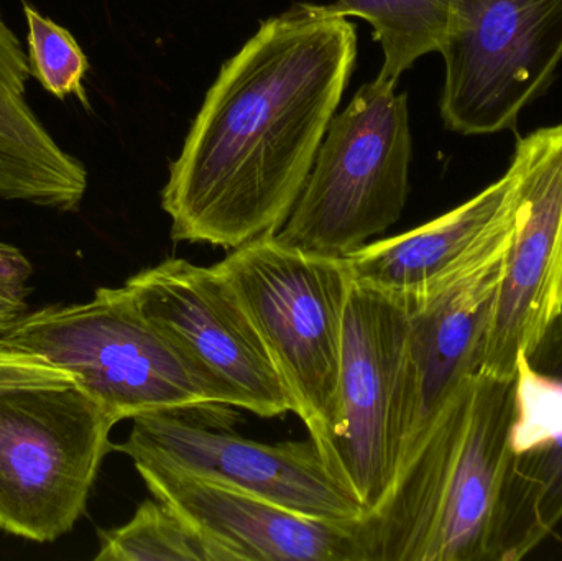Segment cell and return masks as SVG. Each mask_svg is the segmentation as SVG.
Wrapping results in <instances>:
<instances>
[{
  "label": "cell",
  "mask_w": 562,
  "mask_h": 561,
  "mask_svg": "<svg viewBox=\"0 0 562 561\" xmlns=\"http://www.w3.org/2000/svg\"><path fill=\"white\" fill-rule=\"evenodd\" d=\"M357 33L301 2L262 22L224 63L171 161L161 207L175 243L236 249L277 234L349 85Z\"/></svg>",
  "instance_id": "cell-1"
},
{
  "label": "cell",
  "mask_w": 562,
  "mask_h": 561,
  "mask_svg": "<svg viewBox=\"0 0 562 561\" xmlns=\"http://www.w3.org/2000/svg\"><path fill=\"white\" fill-rule=\"evenodd\" d=\"M517 374L472 375L360 520L363 561H488L507 473Z\"/></svg>",
  "instance_id": "cell-2"
},
{
  "label": "cell",
  "mask_w": 562,
  "mask_h": 561,
  "mask_svg": "<svg viewBox=\"0 0 562 561\" xmlns=\"http://www.w3.org/2000/svg\"><path fill=\"white\" fill-rule=\"evenodd\" d=\"M0 355L65 372L115 424L170 414L216 427L233 408L125 283L99 287L91 302L26 312L0 333Z\"/></svg>",
  "instance_id": "cell-3"
},
{
  "label": "cell",
  "mask_w": 562,
  "mask_h": 561,
  "mask_svg": "<svg viewBox=\"0 0 562 561\" xmlns=\"http://www.w3.org/2000/svg\"><path fill=\"white\" fill-rule=\"evenodd\" d=\"M115 425L65 372L0 355V530L36 543L68 536Z\"/></svg>",
  "instance_id": "cell-4"
},
{
  "label": "cell",
  "mask_w": 562,
  "mask_h": 561,
  "mask_svg": "<svg viewBox=\"0 0 562 561\" xmlns=\"http://www.w3.org/2000/svg\"><path fill=\"white\" fill-rule=\"evenodd\" d=\"M216 267L233 283L259 332L291 412L317 444L339 381L344 318L353 283L349 262L266 234L231 250Z\"/></svg>",
  "instance_id": "cell-5"
},
{
  "label": "cell",
  "mask_w": 562,
  "mask_h": 561,
  "mask_svg": "<svg viewBox=\"0 0 562 561\" xmlns=\"http://www.w3.org/2000/svg\"><path fill=\"white\" fill-rule=\"evenodd\" d=\"M413 137L408 96L375 78L334 115L313 170L277 233L288 246L349 257L402 217Z\"/></svg>",
  "instance_id": "cell-6"
},
{
  "label": "cell",
  "mask_w": 562,
  "mask_h": 561,
  "mask_svg": "<svg viewBox=\"0 0 562 561\" xmlns=\"http://www.w3.org/2000/svg\"><path fill=\"white\" fill-rule=\"evenodd\" d=\"M409 312L390 293L353 282L344 318L339 381L317 450L359 501L363 517L392 491L402 461Z\"/></svg>",
  "instance_id": "cell-7"
},
{
  "label": "cell",
  "mask_w": 562,
  "mask_h": 561,
  "mask_svg": "<svg viewBox=\"0 0 562 561\" xmlns=\"http://www.w3.org/2000/svg\"><path fill=\"white\" fill-rule=\"evenodd\" d=\"M441 117L461 135L517 127L562 61V0H451Z\"/></svg>",
  "instance_id": "cell-8"
},
{
  "label": "cell",
  "mask_w": 562,
  "mask_h": 561,
  "mask_svg": "<svg viewBox=\"0 0 562 561\" xmlns=\"http://www.w3.org/2000/svg\"><path fill=\"white\" fill-rule=\"evenodd\" d=\"M125 285L142 312L220 389L227 404L262 418L291 412L279 372L227 277L167 259Z\"/></svg>",
  "instance_id": "cell-9"
},
{
  "label": "cell",
  "mask_w": 562,
  "mask_h": 561,
  "mask_svg": "<svg viewBox=\"0 0 562 561\" xmlns=\"http://www.w3.org/2000/svg\"><path fill=\"white\" fill-rule=\"evenodd\" d=\"M518 204L492 227L459 269L425 299L406 306L409 335L400 470L422 447L456 392L481 371L495 295L517 229Z\"/></svg>",
  "instance_id": "cell-10"
},
{
  "label": "cell",
  "mask_w": 562,
  "mask_h": 561,
  "mask_svg": "<svg viewBox=\"0 0 562 561\" xmlns=\"http://www.w3.org/2000/svg\"><path fill=\"white\" fill-rule=\"evenodd\" d=\"M520 204L484 341L481 371L514 378L517 359L562 316V124L518 138Z\"/></svg>",
  "instance_id": "cell-11"
},
{
  "label": "cell",
  "mask_w": 562,
  "mask_h": 561,
  "mask_svg": "<svg viewBox=\"0 0 562 561\" xmlns=\"http://www.w3.org/2000/svg\"><path fill=\"white\" fill-rule=\"evenodd\" d=\"M114 451L236 487L281 507L330 520H360L359 501L330 473L314 441L269 445L213 430L181 415L134 418Z\"/></svg>",
  "instance_id": "cell-12"
},
{
  "label": "cell",
  "mask_w": 562,
  "mask_h": 561,
  "mask_svg": "<svg viewBox=\"0 0 562 561\" xmlns=\"http://www.w3.org/2000/svg\"><path fill=\"white\" fill-rule=\"evenodd\" d=\"M562 520V316L518 356L517 407L491 560L520 561Z\"/></svg>",
  "instance_id": "cell-13"
},
{
  "label": "cell",
  "mask_w": 562,
  "mask_h": 561,
  "mask_svg": "<svg viewBox=\"0 0 562 561\" xmlns=\"http://www.w3.org/2000/svg\"><path fill=\"white\" fill-rule=\"evenodd\" d=\"M155 500L180 514L227 561H363L360 520L304 516L226 484L134 461Z\"/></svg>",
  "instance_id": "cell-14"
},
{
  "label": "cell",
  "mask_w": 562,
  "mask_h": 561,
  "mask_svg": "<svg viewBox=\"0 0 562 561\" xmlns=\"http://www.w3.org/2000/svg\"><path fill=\"white\" fill-rule=\"evenodd\" d=\"M518 198V175L508 165L497 181L454 210L346 257L353 282L415 305L469 259L492 227L517 206Z\"/></svg>",
  "instance_id": "cell-15"
},
{
  "label": "cell",
  "mask_w": 562,
  "mask_h": 561,
  "mask_svg": "<svg viewBox=\"0 0 562 561\" xmlns=\"http://www.w3.org/2000/svg\"><path fill=\"white\" fill-rule=\"evenodd\" d=\"M30 78L29 55L0 13V200L72 213L88 190V170L30 108Z\"/></svg>",
  "instance_id": "cell-16"
},
{
  "label": "cell",
  "mask_w": 562,
  "mask_h": 561,
  "mask_svg": "<svg viewBox=\"0 0 562 561\" xmlns=\"http://www.w3.org/2000/svg\"><path fill=\"white\" fill-rule=\"evenodd\" d=\"M327 7L372 25L383 52L376 78L392 86L422 56L441 53L451 19V0H336Z\"/></svg>",
  "instance_id": "cell-17"
},
{
  "label": "cell",
  "mask_w": 562,
  "mask_h": 561,
  "mask_svg": "<svg viewBox=\"0 0 562 561\" xmlns=\"http://www.w3.org/2000/svg\"><path fill=\"white\" fill-rule=\"evenodd\" d=\"M95 561H227L180 514L147 500L117 529L99 530Z\"/></svg>",
  "instance_id": "cell-18"
},
{
  "label": "cell",
  "mask_w": 562,
  "mask_h": 561,
  "mask_svg": "<svg viewBox=\"0 0 562 561\" xmlns=\"http://www.w3.org/2000/svg\"><path fill=\"white\" fill-rule=\"evenodd\" d=\"M22 10L29 25L26 42L33 78L55 98L65 101L72 96L89 111L91 104L85 89L88 56L65 26L42 15L30 3L23 2Z\"/></svg>",
  "instance_id": "cell-19"
},
{
  "label": "cell",
  "mask_w": 562,
  "mask_h": 561,
  "mask_svg": "<svg viewBox=\"0 0 562 561\" xmlns=\"http://www.w3.org/2000/svg\"><path fill=\"white\" fill-rule=\"evenodd\" d=\"M33 267L22 250L12 244L0 243V299L25 302L32 290L29 280Z\"/></svg>",
  "instance_id": "cell-20"
},
{
  "label": "cell",
  "mask_w": 562,
  "mask_h": 561,
  "mask_svg": "<svg viewBox=\"0 0 562 561\" xmlns=\"http://www.w3.org/2000/svg\"><path fill=\"white\" fill-rule=\"evenodd\" d=\"M26 312H29L26 302L0 299V333L9 329L13 323L19 322Z\"/></svg>",
  "instance_id": "cell-21"
}]
</instances>
